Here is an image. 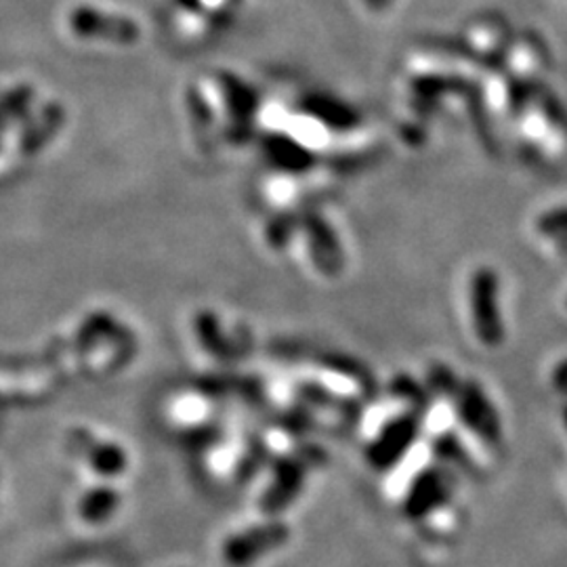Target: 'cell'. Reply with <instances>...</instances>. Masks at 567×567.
Instances as JSON below:
<instances>
[{"instance_id":"cell-1","label":"cell","mask_w":567,"mask_h":567,"mask_svg":"<svg viewBox=\"0 0 567 567\" xmlns=\"http://www.w3.org/2000/svg\"><path fill=\"white\" fill-rule=\"evenodd\" d=\"M468 305L475 334L486 347L505 343V322L501 309V278L492 267H480L471 276Z\"/></svg>"},{"instance_id":"cell-2","label":"cell","mask_w":567,"mask_h":567,"mask_svg":"<svg viewBox=\"0 0 567 567\" xmlns=\"http://www.w3.org/2000/svg\"><path fill=\"white\" fill-rule=\"evenodd\" d=\"M456 404L463 423L486 444L494 446L503 440V423L498 410L489 402L482 386L477 383L456 386Z\"/></svg>"},{"instance_id":"cell-3","label":"cell","mask_w":567,"mask_h":567,"mask_svg":"<svg viewBox=\"0 0 567 567\" xmlns=\"http://www.w3.org/2000/svg\"><path fill=\"white\" fill-rule=\"evenodd\" d=\"M70 25L81 39H97L116 44H133L140 41V28L135 21L102 13L91 7H79L70 16Z\"/></svg>"},{"instance_id":"cell-4","label":"cell","mask_w":567,"mask_h":567,"mask_svg":"<svg viewBox=\"0 0 567 567\" xmlns=\"http://www.w3.org/2000/svg\"><path fill=\"white\" fill-rule=\"evenodd\" d=\"M536 229L567 255V206H553L536 219Z\"/></svg>"},{"instance_id":"cell-5","label":"cell","mask_w":567,"mask_h":567,"mask_svg":"<svg viewBox=\"0 0 567 567\" xmlns=\"http://www.w3.org/2000/svg\"><path fill=\"white\" fill-rule=\"evenodd\" d=\"M446 487V482L442 480V475H437V473L423 475V482H421L419 492H416V508H419V513H429L431 508H435L440 503H444Z\"/></svg>"},{"instance_id":"cell-6","label":"cell","mask_w":567,"mask_h":567,"mask_svg":"<svg viewBox=\"0 0 567 567\" xmlns=\"http://www.w3.org/2000/svg\"><path fill=\"white\" fill-rule=\"evenodd\" d=\"M30 100H32V89L28 86H18L7 97L0 100V131L16 121V116H20L21 112L28 107Z\"/></svg>"},{"instance_id":"cell-7","label":"cell","mask_w":567,"mask_h":567,"mask_svg":"<svg viewBox=\"0 0 567 567\" xmlns=\"http://www.w3.org/2000/svg\"><path fill=\"white\" fill-rule=\"evenodd\" d=\"M187 107H189V112H192V116H194V121H192V126H194V135H196V140L200 145H204V140H206V145H208V128H210V121H208V112L204 110V103L200 97H198V93H189L187 95Z\"/></svg>"},{"instance_id":"cell-8","label":"cell","mask_w":567,"mask_h":567,"mask_svg":"<svg viewBox=\"0 0 567 567\" xmlns=\"http://www.w3.org/2000/svg\"><path fill=\"white\" fill-rule=\"evenodd\" d=\"M365 4L372 11H385L386 7L391 4V0H365Z\"/></svg>"},{"instance_id":"cell-9","label":"cell","mask_w":567,"mask_h":567,"mask_svg":"<svg viewBox=\"0 0 567 567\" xmlns=\"http://www.w3.org/2000/svg\"><path fill=\"white\" fill-rule=\"evenodd\" d=\"M564 423H566V429H567V404H566V408H564Z\"/></svg>"},{"instance_id":"cell-10","label":"cell","mask_w":567,"mask_h":567,"mask_svg":"<svg viewBox=\"0 0 567 567\" xmlns=\"http://www.w3.org/2000/svg\"><path fill=\"white\" fill-rule=\"evenodd\" d=\"M566 305H567V301H566Z\"/></svg>"}]
</instances>
